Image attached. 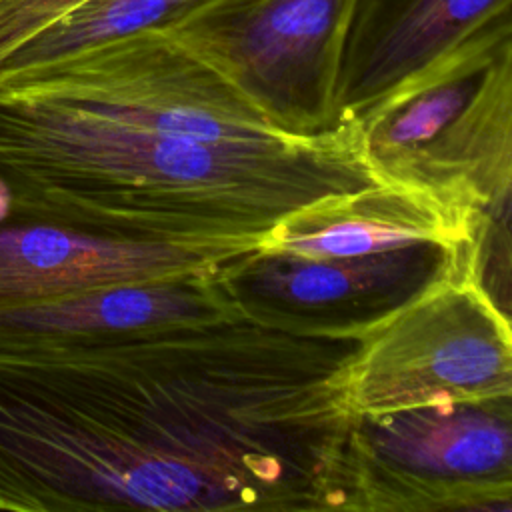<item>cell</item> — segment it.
Listing matches in <instances>:
<instances>
[{
    "mask_svg": "<svg viewBox=\"0 0 512 512\" xmlns=\"http://www.w3.org/2000/svg\"><path fill=\"white\" fill-rule=\"evenodd\" d=\"M364 334L238 308L0 348V510H350Z\"/></svg>",
    "mask_w": 512,
    "mask_h": 512,
    "instance_id": "1",
    "label": "cell"
},
{
    "mask_svg": "<svg viewBox=\"0 0 512 512\" xmlns=\"http://www.w3.org/2000/svg\"><path fill=\"white\" fill-rule=\"evenodd\" d=\"M376 182L356 118L280 142H204L46 90L0 94L4 194L112 238L250 252L290 212Z\"/></svg>",
    "mask_w": 512,
    "mask_h": 512,
    "instance_id": "2",
    "label": "cell"
},
{
    "mask_svg": "<svg viewBox=\"0 0 512 512\" xmlns=\"http://www.w3.org/2000/svg\"><path fill=\"white\" fill-rule=\"evenodd\" d=\"M356 120L378 180L480 210L510 204L512 20L476 34Z\"/></svg>",
    "mask_w": 512,
    "mask_h": 512,
    "instance_id": "3",
    "label": "cell"
},
{
    "mask_svg": "<svg viewBox=\"0 0 512 512\" xmlns=\"http://www.w3.org/2000/svg\"><path fill=\"white\" fill-rule=\"evenodd\" d=\"M352 416L512 398V330L466 266L366 330L344 368Z\"/></svg>",
    "mask_w": 512,
    "mask_h": 512,
    "instance_id": "4",
    "label": "cell"
},
{
    "mask_svg": "<svg viewBox=\"0 0 512 512\" xmlns=\"http://www.w3.org/2000/svg\"><path fill=\"white\" fill-rule=\"evenodd\" d=\"M352 510H512V398L354 416Z\"/></svg>",
    "mask_w": 512,
    "mask_h": 512,
    "instance_id": "5",
    "label": "cell"
},
{
    "mask_svg": "<svg viewBox=\"0 0 512 512\" xmlns=\"http://www.w3.org/2000/svg\"><path fill=\"white\" fill-rule=\"evenodd\" d=\"M352 2L204 0L158 32L286 132L318 134L344 122L338 76Z\"/></svg>",
    "mask_w": 512,
    "mask_h": 512,
    "instance_id": "6",
    "label": "cell"
},
{
    "mask_svg": "<svg viewBox=\"0 0 512 512\" xmlns=\"http://www.w3.org/2000/svg\"><path fill=\"white\" fill-rule=\"evenodd\" d=\"M46 90L116 122L204 142H280L290 134L216 70L158 30L62 60L2 90Z\"/></svg>",
    "mask_w": 512,
    "mask_h": 512,
    "instance_id": "7",
    "label": "cell"
},
{
    "mask_svg": "<svg viewBox=\"0 0 512 512\" xmlns=\"http://www.w3.org/2000/svg\"><path fill=\"white\" fill-rule=\"evenodd\" d=\"M478 240V238H476ZM476 242L308 258L254 248L220 264L218 278L242 310L290 328L364 334L452 272L474 268Z\"/></svg>",
    "mask_w": 512,
    "mask_h": 512,
    "instance_id": "8",
    "label": "cell"
},
{
    "mask_svg": "<svg viewBox=\"0 0 512 512\" xmlns=\"http://www.w3.org/2000/svg\"><path fill=\"white\" fill-rule=\"evenodd\" d=\"M0 214V310L82 290L216 270L228 248L112 238L80 226L46 204L4 194Z\"/></svg>",
    "mask_w": 512,
    "mask_h": 512,
    "instance_id": "9",
    "label": "cell"
},
{
    "mask_svg": "<svg viewBox=\"0 0 512 512\" xmlns=\"http://www.w3.org/2000/svg\"><path fill=\"white\" fill-rule=\"evenodd\" d=\"M500 210H478L462 200L400 182H376L354 192L314 200L284 216L260 250L308 258L390 252L420 244L476 242Z\"/></svg>",
    "mask_w": 512,
    "mask_h": 512,
    "instance_id": "10",
    "label": "cell"
},
{
    "mask_svg": "<svg viewBox=\"0 0 512 512\" xmlns=\"http://www.w3.org/2000/svg\"><path fill=\"white\" fill-rule=\"evenodd\" d=\"M504 20H512V0H354L338 76L340 118H356Z\"/></svg>",
    "mask_w": 512,
    "mask_h": 512,
    "instance_id": "11",
    "label": "cell"
},
{
    "mask_svg": "<svg viewBox=\"0 0 512 512\" xmlns=\"http://www.w3.org/2000/svg\"><path fill=\"white\" fill-rule=\"evenodd\" d=\"M220 268V266H218ZM216 270L116 282L54 300L0 310V348L72 340L236 312Z\"/></svg>",
    "mask_w": 512,
    "mask_h": 512,
    "instance_id": "12",
    "label": "cell"
},
{
    "mask_svg": "<svg viewBox=\"0 0 512 512\" xmlns=\"http://www.w3.org/2000/svg\"><path fill=\"white\" fill-rule=\"evenodd\" d=\"M204 0H84L0 58V92L106 42L160 30Z\"/></svg>",
    "mask_w": 512,
    "mask_h": 512,
    "instance_id": "13",
    "label": "cell"
},
{
    "mask_svg": "<svg viewBox=\"0 0 512 512\" xmlns=\"http://www.w3.org/2000/svg\"><path fill=\"white\" fill-rule=\"evenodd\" d=\"M84 0H0V58Z\"/></svg>",
    "mask_w": 512,
    "mask_h": 512,
    "instance_id": "14",
    "label": "cell"
}]
</instances>
